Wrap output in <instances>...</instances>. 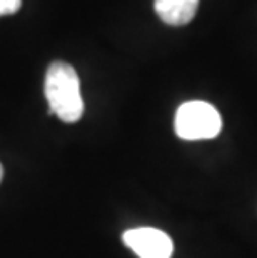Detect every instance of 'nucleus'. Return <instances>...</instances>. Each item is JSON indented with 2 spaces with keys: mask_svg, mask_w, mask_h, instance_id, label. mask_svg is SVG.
<instances>
[{
  "mask_svg": "<svg viewBox=\"0 0 257 258\" xmlns=\"http://www.w3.org/2000/svg\"><path fill=\"white\" fill-rule=\"evenodd\" d=\"M45 97L50 115L65 123L79 122L84 115V100L80 93V80L75 69L67 62H52L45 74Z\"/></svg>",
  "mask_w": 257,
  "mask_h": 258,
  "instance_id": "nucleus-1",
  "label": "nucleus"
},
{
  "mask_svg": "<svg viewBox=\"0 0 257 258\" xmlns=\"http://www.w3.org/2000/svg\"><path fill=\"white\" fill-rule=\"evenodd\" d=\"M174 128L182 140H209L219 135L222 120L211 103L192 100L179 107L174 118Z\"/></svg>",
  "mask_w": 257,
  "mask_h": 258,
  "instance_id": "nucleus-2",
  "label": "nucleus"
},
{
  "mask_svg": "<svg viewBox=\"0 0 257 258\" xmlns=\"http://www.w3.org/2000/svg\"><path fill=\"white\" fill-rule=\"evenodd\" d=\"M122 240L139 258H171L174 243L171 237L162 230L140 227L124 232Z\"/></svg>",
  "mask_w": 257,
  "mask_h": 258,
  "instance_id": "nucleus-3",
  "label": "nucleus"
},
{
  "mask_svg": "<svg viewBox=\"0 0 257 258\" xmlns=\"http://www.w3.org/2000/svg\"><path fill=\"white\" fill-rule=\"evenodd\" d=\"M154 9L159 19L167 25H185L195 17L199 0H156Z\"/></svg>",
  "mask_w": 257,
  "mask_h": 258,
  "instance_id": "nucleus-4",
  "label": "nucleus"
},
{
  "mask_svg": "<svg viewBox=\"0 0 257 258\" xmlns=\"http://www.w3.org/2000/svg\"><path fill=\"white\" fill-rule=\"evenodd\" d=\"M22 0H0V15H12L19 12Z\"/></svg>",
  "mask_w": 257,
  "mask_h": 258,
  "instance_id": "nucleus-5",
  "label": "nucleus"
},
{
  "mask_svg": "<svg viewBox=\"0 0 257 258\" xmlns=\"http://www.w3.org/2000/svg\"><path fill=\"white\" fill-rule=\"evenodd\" d=\"M2 177H4V168H2V163H0V182H2Z\"/></svg>",
  "mask_w": 257,
  "mask_h": 258,
  "instance_id": "nucleus-6",
  "label": "nucleus"
}]
</instances>
